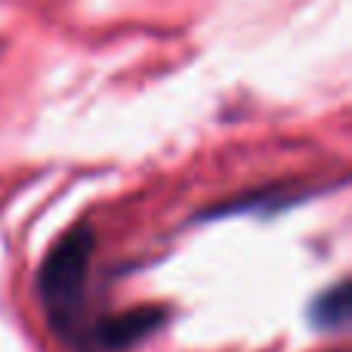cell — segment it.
Returning a JSON list of instances; mask_svg holds the SVG:
<instances>
[{"label": "cell", "mask_w": 352, "mask_h": 352, "mask_svg": "<svg viewBox=\"0 0 352 352\" xmlns=\"http://www.w3.org/2000/svg\"><path fill=\"white\" fill-rule=\"evenodd\" d=\"M90 260H93V232L87 226H78L56 244L53 254L41 266L37 291H41L50 324L59 334H74L80 328Z\"/></svg>", "instance_id": "6da1fadb"}, {"label": "cell", "mask_w": 352, "mask_h": 352, "mask_svg": "<svg viewBox=\"0 0 352 352\" xmlns=\"http://www.w3.org/2000/svg\"><path fill=\"white\" fill-rule=\"evenodd\" d=\"M161 322H164V312L133 309V312H121V316H115V318L99 322L93 337H96V343L105 349H127V346H133V343H140L142 337L152 334Z\"/></svg>", "instance_id": "7a4b0ae2"}, {"label": "cell", "mask_w": 352, "mask_h": 352, "mask_svg": "<svg viewBox=\"0 0 352 352\" xmlns=\"http://www.w3.org/2000/svg\"><path fill=\"white\" fill-rule=\"evenodd\" d=\"M312 318H316V324L324 331H337L349 322V285L346 281L334 285L331 291H324L322 297L316 300Z\"/></svg>", "instance_id": "3957f363"}]
</instances>
